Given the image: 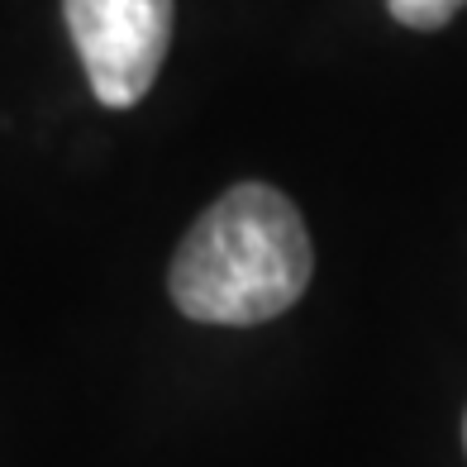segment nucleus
Instances as JSON below:
<instances>
[{
  "label": "nucleus",
  "instance_id": "1",
  "mask_svg": "<svg viewBox=\"0 0 467 467\" xmlns=\"http://www.w3.org/2000/svg\"><path fill=\"white\" fill-rule=\"evenodd\" d=\"M315 248L306 220L277 186L244 182L191 224L167 291L186 320L263 325L306 296Z\"/></svg>",
  "mask_w": 467,
  "mask_h": 467
},
{
  "label": "nucleus",
  "instance_id": "2",
  "mask_svg": "<svg viewBox=\"0 0 467 467\" xmlns=\"http://www.w3.org/2000/svg\"><path fill=\"white\" fill-rule=\"evenodd\" d=\"M62 15L96 100L139 105L172 44V0H62Z\"/></svg>",
  "mask_w": 467,
  "mask_h": 467
},
{
  "label": "nucleus",
  "instance_id": "3",
  "mask_svg": "<svg viewBox=\"0 0 467 467\" xmlns=\"http://www.w3.org/2000/svg\"><path fill=\"white\" fill-rule=\"evenodd\" d=\"M387 5H391V19L406 29H443L467 0H387Z\"/></svg>",
  "mask_w": 467,
  "mask_h": 467
}]
</instances>
